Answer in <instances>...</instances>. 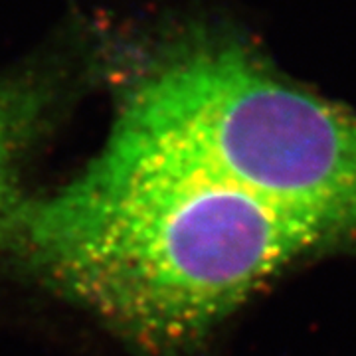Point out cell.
I'll return each instance as SVG.
<instances>
[{
  "instance_id": "obj_1",
  "label": "cell",
  "mask_w": 356,
  "mask_h": 356,
  "mask_svg": "<svg viewBox=\"0 0 356 356\" xmlns=\"http://www.w3.org/2000/svg\"><path fill=\"white\" fill-rule=\"evenodd\" d=\"M60 289L149 350L198 341L297 257L311 222L153 156L105 145L10 234Z\"/></svg>"
},
{
  "instance_id": "obj_2",
  "label": "cell",
  "mask_w": 356,
  "mask_h": 356,
  "mask_svg": "<svg viewBox=\"0 0 356 356\" xmlns=\"http://www.w3.org/2000/svg\"><path fill=\"white\" fill-rule=\"evenodd\" d=\"M107 145L153 156L356 242V113L226 32L186 34L123 86Z\"/></svg>"
},
{
  "instance_id": "obj_3",
  "label": "cell",
  "mask_w": 356,
  "mask_h": 356,
  "mask_svg": "<svg viewBox=\"0 0 356 356\" xmlns=\"http://www.w3.org/2000/svg\"><path fill=\"white\" fill-rule=\"evenodd\" d=\"M48 74H0V236L16 228L28 200L20 188V163L51 105Z\"/></svg>"
}]
</instances>
